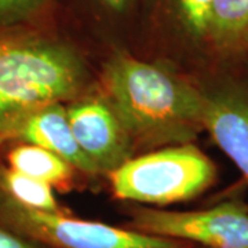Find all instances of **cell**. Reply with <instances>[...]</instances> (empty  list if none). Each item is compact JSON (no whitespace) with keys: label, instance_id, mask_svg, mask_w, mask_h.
Segmentation results:
<instances>
[{"label":"cell","instance_id":"4fadbf2b","mask_svg":"<svg viewBox=\"0 0 248 248\" xmlns=\"http://www.w3.org/2000/svg\"><path fill=\"white\" fill-rule=\"evenodd\" d=\"M54 0H0V25H40Z\"/></svg>","mask_w":248,"mask_h":248},{"label":"cell","instance_id":"277c9868","mask_svg":"<svg viewBox=\"0 0 248 248\" xmlns=\"http://www.w3.org/2000/svg\"><path fill=\"white\" fill-rule=\"evenodd\" d=\"M0 226L47 248H192L134 229L48 213L16 203L0 192Z\"/></svg>","mask_w":248,"mask_h":248},{"label":"cell","instance_id":"9a60e30c","mask_svg":"<svg viewBox=\"0 0 248 248\" xmlns=\"http://www.w3.org/2000/svg\"><path fill=\"white\" fill-rule=\"evenodd\" d=\"M105 7L115 11V13H123L130 7L133 0H99Z\"/></svg>","mask_w":248,"mask_h":248},{"label":"cell","instance_id":"9c48e42d","mask_svg":"<svg viewBox=\"0 0 248 248\" xmlns=\"http://www.w3.org/2000/svg\"><path fill=\"white\" fill-rule=\"evenodd\" d=\"M210 51L225 62L248 58V0H214Z\"/></svg>","mask_w":248,"mask_h":248},{"label":"cell","instance_id":"5bb4252c","mask_svg":"<svg viewBox=\"0 0 248 248\" xmlns=\"http://www.w3.org/2000/svg\"><path fill=\"white\" fill-rule=\"evenodd\" d=\"M0 248H47L0 226Z\"/></svg>","mask_w":248,"mask_h":248},{"label":"cell","instance_id":"8992f818","mask_svg":"<svg viewBox=\"0 0 248 248\" xmlns=\"http://www.w3.org/2000/svg\"><path fill=\"white\" fill-rule=\"evenodd\" d=\"M204 131L239 169L248 186V81L222 76L202 87Z\"/></svg>","mask_w":248,"mask_h":248},{"label":"cell","instance_id":"52a82bcc","mask_svg":"<svg viewBox=\"0 0 248 248\" xmlns=\"http://www.w3.org/2000/svg\"><path fill=\"white\" fill-rule=\"evenodd\" d=\"M66 113L75 140L99 174H110L133 157V140L105 97L75 101Z\"/></svg>","mask_w":248,"mask_h":248},{"label":"cell","instance_id":"8fae6325","mask_svg":"<svg viewBox=\"0 0 248 248\" xmlns=\"http://www.w3.org/2000/svg\"><path fill=\"white\" fill-rule=\"evenodd\" d=\"M0 192L16 203L48 213H63L53 192V186L10 169L0 167Z\"/></svg>","mask_w":248,"mask_h":248},{"label":"cell","instance_id":"7c38bea8","mask_svg":"<svg viewBox=\"0 0 248 248\" xmlns=\"http://www.w3.org/2000/svg\"><path fill=\"white\" fill-rule=\"evenodd\" d=\"M179 28L193 43L208 48L214 0H169Z\"/></svg>","mask_w":248,"mask_h":248},{"label":"cell","instance_id":"2e32d148","mask_svg":"<svg viewBox=\"0 0 248 248\" xmlns=\"http://www.w3.org/2000/svg\"><path fill=\"white\" fill-rule=\"evenodd\" d=\"M3 142H4V140H3V138H1V135H0V146H1V143H3Z\"/></svg>","mask_w":248,"mask_h":248},{"label":"cell","instance_id":"30bf717a","mask_svg":"<svg viewBox=\"0 0 248 248\" xmlns=\"http://www.w3.org/2000/svg\"><path fill=\"white\" fill-rule=\"evenodd\" d=\"M7 163L10 169L46 182L53 187L68 185L75 171L69 163L55 153L27 142H18L10 149Z\"/></svg>","mask_w":248,"mask_h":248},{"label":"cell","instance_id":"ba28073f","mask_svg":"<svg viewBox=\"0 0 248 248\" xmlns=\"http://www.w3.org/2000/svg\"><path fill=\"white\" fill-rule=\"evenodd\" d=\"M11 141L33 143L53 152L80 172L97 175V167L80 149L62 102L40 108L27 116L10 134Z\"/></svg>","mask_w":248,"mask_h":248},{"label":"cell","instance_id":"e0dca14e","mask_svg":"<svg viewBox=\"0 0 248 248\" xmlns=\"http://www.w3.org/2000/svg\"><path fill=\"white\" fill-rule=\"evenodd\" d=\"M202 248H203V247H202Z\"/></svg>","mask_w":248,"mask_h":248},{"label":"cell","instance_id":"3957f363","mask_svg":"<svg viewBox=\"0 0 248 248\" xmlns=\"http://www.w3.org/2000/svg\"><path fill=\"white\" fill-rule=\"evenodd\" d=\"M108 175L116 199L160 207L202 195L215 184L217 167L189 142L131 157Z\"/></svg>","mask_w":248,"mask_h":248},{"label":"cell","instance_id":"6da1fadb","mask_svg":"<svg viewBox=\"0 0 248 248\" xmlns=\"http://www.w3.org/2000/svg\"><path fill=\"white\" fill-rule=\"evenodd\" d=\"M102 89L135 149L189 143L204 131L202 87L164 63L115 51L104 66Z\"/></svg>","mask_w":248,"mask_h":248},{"label":"cell","instance_id":"5b68a950","mask_svg":"<svg viewBox=\"0 0 248 248\" xmlns=\"http://www.w3.org/2000/svg\"><path fill=\"white\" fill-rule=\"evenodd\" d=\"M131 226L146 234L203 248H248V205L240 202H223L196 211L134 207Z\"/></svg>","mask_w":248,"mask_h":248},{"label":"cell","instance_id":"7a4b0ae2","mask_svg":"<svg viewBox=\"0 0 248 248\" xmlns=\"http://www.w3.org/2000/svg\"><path fill=\"white\" fill-rule=\"evenodd\" d=\"M87 72L79 53L40 25H0V135L40 108L76 98Z\"/></svg>","mask_w":248,"mask_h":248}]
</instances>
